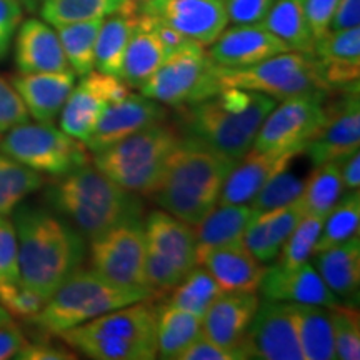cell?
<instances>
[{
  "mask_svg": "<svg viewBox=\"0 0 360 360\" xmlns=\"http://www.w3.org/2000/svg\"><path fill=\"white\" fill-rule=\"evenodd\" d=\"M20 282L47 300L87 259L85 237L47 205L22 204L12 212Z\"/></svg>",
  "mask_w": 360,
  "mask_h": 360,
  "instance_id": "cell-1",
  "label": "cell"
},
{
  "mask_svg": "<svg viewBox=\"0 0 360 360\" xmlns=\"http://www.w3.org/2000/svg\"><path fill=\"white\" fill-rule=\"evenodd\" d=\"M236 164L232 157L182 134L152 197L165 212L195 225L219 204L225 180Z\"/></svg>",
  "mask_w": 360,
  "mask_h": 360,
  "instance_id": "cell-2",
  "label": "cell"
},
{
  "mask_svg": "<svg viewBox=\"0 0 360 360\" xmlns=\"http://www.w3.org/2000/svg\"><path fill=\"white\" fill-rule=\"evenodd\" d=\"M277 105L276 98L254 90L222 89L204 101L177 109L179 130L199 139L215 150L242 159L254 146L265 117Z\"/></svg>",
  "mask_w": 360,
  "mask_h": 360,
  "instance_id": "cell-3",
  "label": "cell"
},
{
  "mask_svg": "<svg viewBox=\"0 0 360 360\" xmlns=\"http://www.w3.org/2000/svg\"><path fill=\"white\" fill-rule=\"evenodd\" d=\"M44 199L89 240L125 220L142 217L143 210L137 193L125 191L90 164L53 177Z\"/></svg>",
  "mask_w": 360,
  "mask_h": 360,
  "instance_id": "cell-4",
  "label": "cell"
},
{
  "mask_svg": "<svg viewBox=\"0 0 360 360\" xmlns=\"http://www.w3.org/2000/svg\"><path fill=\"white\" fill-rule=\"evenodd\" d=\"M74 352L94 360H152L157 357V305L143 299L62 332Z\"/></svg>",
  "mask_w": 360,
  "mask_h": 360,
  "instance_id": "cell-5",
  "label": "cell"
},
{
  "mask_svg": "<svg viewBox=\"0 0 360 360\" xmlns=\"http://www.w3.org/2000/svg\"><path fill=\"white\" fill-rule=\"evenodd\" d=\"M143 299L152 297L147 292L112 283L98 276L96 270L80 267L45 300L44 307L25 322L45 335L58 337L69 328Z\"/></svg>",
  "mask_w": 360,
  "mask_h": 360,
  "instance_id": "cell-6",
  "label": "cell"
},
{
  "mask_svg": "<svg viewBox=\"0 0 360 360\" xmlns=\"http://www.w3.org/2000/svg\"><path fill=\"white\" fill-rule=\"evenodd\" d=\"M182 132L164 122L139 130L124 141L96 152L94 165L125 191L152 195Z\"/></svg>",
  "mask_w": 360,
  "mask_h": 360,
  "instance_id": "cell-7",
  "label": "cell"
},
{
  "mask_svg": "<svg viewBox=\"0 0 360 360\" xmlns=\"http://www.w3.org/2000/svg\"><path fill=\"white\" fill-rule=\"evenodd\" d=\"M215 87L254 90L265 96L285 101L292 97L327 98L334 89L323 79L314 53L282 52L247 67L217 65Z\"/></svg>",
  "mask_w": 360,
  "mask_h": 360,
  "instance_id": "cell-8",
  "label": "cell"
},
{
  "mask_svg": "<svg viewBox=\"0 0 360 360\" xmlns=\"http://www.w3.org/2000/svg\"><path fill=\"white\" fill-rule=\"evenodd\" d=\"M4 134V137L0 135V152L39 174L58 177L92 160L84 142L52 124L24 122Z\"/></svg>",
  "mask_w": 360,
  "mask_h": 360,
  "instance_id": "cell-9",
  "label": "cell"
},
{
  "mask_svg": "<svg viewBox=\"0 0 360 360\" xmlns=\"http://www.w3.org/2000/svg\"><path fill=\"white\" fill-rule=\"evenodd\" d=\"M215 72L217 64L204 45L191 42L169 53L164 64L142 85L141 92L170 107L199 102L217 94Z\"/></svg>",
  "mask_w": 360,
  "mask_h": 360,
  "instance_id": "cell-10",
  "label": "cell"
},
{
  "mask_svg": "<svg viewBox=\"0 0 360 360\" xmlns=\"http://www.w3.org/2000/svg\"><path fill=\"white\" fill-rule=\"evenodd\" d=\"M146 252L142 217L129 219L90 240V267L112 283L150 295L146 278Z\"/></svg>",
  "mask_w": 360,
  "mask_h": 360,
  "instance_id": "cell-11",
  "label": "cell"
},
{
  "mask_svg": "<svg viewBox=\"0 0 360 360\" xmlns=\"http://www.w3.org/2000/svg\"><path fill=\"white\" fill-rule=\"evenodd\" d=\"M323 97H292L281 101L260 125L255 150H302L326 119Z\"/></svg>",
  "mask_w": 360,
  "mask_h": 360,
  "instance_id": "cell-12",
  "label": "cell"
},
{
  "mask_svg": "<svg viewBox=\"0 0 360 360\" xmlns=\"http://www.w3.org/2000/svg\"><path fill=\"white\" fill-rule=\"evenodd\" d=\"M129 94L130 87L122 79L98 70L89 72L67 97L60 112V129L85 143L107 107Z\"/></svg>",
  "mask_w": 360,
  "mask_h": 360,
  "instance_id": "cell-13",
  "label": "cell"
},
{
  "mask_svg": "<svg viewBox=\"0 0 360 360\" xmlns=\"http://www.w3.org/2000/svg\"><path fill=\"white\" fill-rule=\"evenodd\" d=\"M240 350L245 359L304 360L289 302L260 300Z\"/></svg>",
  "mask_w": 360,
  "mask_h": 360,
  "instance_id": "cell-14",
  "label": "cell"
},
{
  "mask_svg": "<svg viewBox=\"0 0 360 360\" xmlns=\"http://www.w3.org/2000/svg\"><path fill=\"white\" fill-rule=\"evenodd\" d=\"M360 146V102L359 89L344 90L340 98L326 103L322 127L307 142L304 154L314 167L339 162Z\"/></svg>",
  "mask_w": 360,
  "mask_h": 360,
  "instance_id": "cell-15",
  "label": "cell"
},
{
  "mask_svg": "<svg viewBox=\"0 0 360 360\" xmlns=\"http://www.w3.org/2000/svg\"><path fill=\"white\" fill-rule=\"evenodd\" d=\"M141 12L204 47L229 24L224 0H143Z\"/></svg>",
  "mask_w": 360,
  "mask_h": 360,
  "instance_id": "cell-16",
  "label": "cell"
},
{
  "mask_svg": "<svg viewBox=\"0 0 360 360\" xmlns=\"http://www.w3.org/2000/svg\"><path fill=\"white\" fill-rule=\"evenodd\" d=\"M165 119L167 109L164 103L142 94H129L107 107L94 132L85 141V146L92 154H96L139 130L164 122Z\"/></svg>",
  "mask_w": 360,
  "mask_h": 360,
  "instance_id": "cell-17",
  "label": "cell"
},
{
  "mask_svg": "<svg viewBox=\"0 0 360 360\" xmlns=\"http://www.w3.org/2000/svg\"><path fill=\"white\" fill-rule=\"evenodd\" d=\"M302 150H255L250 148L237 160L225 180L219 204H249L269 180L289 170Z\"/></svg>",
  "mask_w": 360,
  "mask_h": 360,
  "instance_id": "cell-18",
  "label": "cell"
},
{
  "mask_svg": "<svg viewBox=\"0 0 360 360\" xmlns=\"http://www.w3.org/2000/svg\"><path fill=\"white\" fill-rule=\"evenodd\" d=\"M259 290L262 292L264 299L277 302L310 304L327 309L339 304L337 297L328 290L326 282L309 262L297 267H281L274 264L272 267L265 269Z\"/></svg>",
  "mask_w": 360,
  "mask_h": 360,
  "instance_id": "cell-19",
  "label": "cell"
},
{
  "mask_svg": "<svg viewBox=\"0 0 360 360\" xmlns=\"http://www.w3.org/2000/svg\"><path fill=\"white\" fill-rule=\"evenodd\" d=\"M289 52L287 45L260 24L225 27L210 45L209 56L217 65L247 67L277 53Z\"/></svg>",
  "mask_w": 360,
  "mask_h": 360,
  "instance_id": "cell-20",
  "label": "cell"
},
{
  "mask_svg": "<svg viewBox=\"0 0 360 360\" xmlns=\"http://www.w3.org/2000/svg\"><path fill=\"white\" fill-rule=\"evenodd\" d=\"M259 304L257 292H224L202 319V332L224 347L242 352L240 345Z\"/></svg>",
  "mask_w": 360,
  "mask_h": 360,
  "instance_id": "cell-21",
  "label": "cell"
},
{
  "mask_svg": "<svg viewBox=\"0 0 360 360\" xmlns=\"http://www.w3.org/2000/svg\"><path fill=\"white\" fill-rule=\"evenodd\" d=\"M314 57L332 89H359L360 29L328 30L315 40Z\"/></svg>",
  "mask_w": 360,
  "mask_h": 360,
  "instance_id": "cell-22",
  "label": "cell"
},
{
  "mask_svg": "<svg viewBox=\"0 0 360 360\" xmlns=\"http://www.w3.org/2000/svg\"><path fill=\"white\" fill-rule=\"evenodd\" d=\"M74 70L19 74L11 79L27 112L40 124H53L60 115L70 90L75 85Z\"/></svg>",
  "mask_w": 360,
  "mask_h": 360,
  "instance_id": "cell-23",
  "label": "cell"
},
{
  "mask_svg": "<svg viewBox=\"0 0 360 360\" xmlns=\"http://www.w3.org/2000/svg\"><path fill=\"white\" fill-rule=\"evenodd\" d=\"M15 37V65L20 74L72 70L56 29L45 20L20 22Z\"/></svg>",
  "mask_w": 360,
  "mask_h": 360,
  "instance_id": "cell-24",
  "label": "cell"
},
{
  "mask_svg": "<svg viewBox=\"0 0 360 360\" xmlns=\"http://www.w3.org/2000/svg\"><path fill=\"white\" fill-rule=\"evenodd\" d=\"M147 250L160 255L187 276L197 265L195 236L191 224L165 210H154L143 220Z\"/></svg>",
  "mask_w": 360,
  "mask_h": 360,
  "instance_id": "cell-25",
  "label": "cell"
},
{
  "mask_svg": "<svg viewBox=\"0 0 360 360\" xmlns=\"http://www.w3.org/2000/svg\"><path fill=\"white\" fill-rule=\"evenodd\" d=\"M197 265L209 270L225 292H259L267 269L244 242L205 252Z\"/></svg>",
  "mask_w": 360,
  "mask_h": 360,
  "instance_id": "cell-26",
  "label": "cell"
},
{
  "mask_svg": "<svg viewBox=\"0 0 360 360\" xmlns=\"http://www.w3.org/2000/svg\"><path fill=\"white\" fill-rule=\"evenodd\" d=\"M315 270L328 290L344 304L354 305L360 289V237L347 238L342 244L315 252Z\"/></svg>",
  "mask_w": 360,
  "mask_h": 360,
  "instance_id": "cell-27",
  "label": "cell"
},
{
  "mask_svg": "<svg viewBox=\"0 0 360 360\" xmlns=\"http://www.w3.org/2000/svg\"><path fill=\"white\" fill-rule=\"evenodd\" d=\"M302 217L304 212L297 200L289 205L278 207V209L257 212L247 225L244 244L259 262H274L282 245L285 244V240Z\"/></svg>",
  "mask_w": 360,
  "mask_h": 360,
  "instance_id": "cell-28",
  "label": "cell"
},
{
  "mask_svg": "<svg viewBox=\"0 0 360 360\" xmlns=\"http://www.w3.org/2000/svg\"><path fill=\"white\" fill-rule=\"evenodd\" d=\"M255 214L257 210L249 204L215 205L199 224L192 225L195 236V260L217 247L244 242L245 229Z\"/></svg>",
  "mask_w": 360,
  "mask_h": 360,
  "instance_id": "cell-29",
  "label": "cell"
},
{
  "mask_svg": "<svg viewBox=\"0 0 360 360\" xmlns=\"http://www.w3.org/2000/svg\"><path fill=\"white\" fill-rule=\"evenodd\" d=\"M141 17V4L125 0L119 12L102 20L96 42V70L120 79L129 40Z\"/></svg>",
  "mask_w": 360,
  "mask_h": 360,
  "instance_id": "cell-30",
  "label": "cell"
},
{
  "mask_svg": "<svg viewBox=\"0 0 360 360\" xmlns=\"http://www.w3.org/2000/svg\"><path fill=\"white\" fill-rule=\"evenodd\" d=\"M167 57V49L164 47L159 35L155 34L152 20L141 12L132 37L125 49L120 79L130 89H141L148 77H152L157 69L164 64Z\"/></svg>",
  "mask_w": 360,
  "mask_h": 360,
  "instance_id": "cell-31",
  "label": "cell"
},
{
  "mask_svg": "<svg viewBox=\"0 0 360 360\" xmlns=\"http://www.w3.org/2000/svg\"><path fill=\"white\" fill-rule=\"evenodd\" d=\"M289 305L304 360H334L335 347L328 309L310 304L289 302Z\"/></svg>",
  "mask_w": 360,
  "mask_h": 360,
  "instance_id": "cell-32",
  "label": "cell"
},
{
  "mask_svg": "<svg viewBox=\"0 0 360 360\" xmlns=\"http://www.w3.org/2000/svg\"><path fill=\"white\" fill-rule=\"evenodd\" d=\"M260 25L281 39L289 51L314 53L315 39L305 15V0H276Z\"/></svg>",
  "mask_w": 360,
  "mask_h": 360,
  "instance_id": "cell-33",
  "label": "cell"
},
{
  "mask_svg": "<svg viewBox=\"0 0 360 360\" xmlns=\"http://www.w3.org/2000/svg\"><path fill=\"white\" fill-rule=\"evenodd\" d=\"M202 332V319L165 302L157 305V357L179 360Z\"/></svg>",
  "mask_w": 360,
  "mask_h": 360,
  "instance_id": "cell-34",
  "label": "cell"
},
{
  "mask_svg": "<svg viewBox=\"0 0 360 360\" xmlns=\"http://www.w3.org/2000/svg\"><path fill=\"white\" fill-rule=\"evenodd\" d=\"M344 192L339 165L335 162H327L314 167V172L305 180L302 192L297 197V204L302 209L304 215L312 214L326 217Z\"/></svg>",
  "mask_w": 360,
  "mask_h": 360,
  "instance_id": "cell-35",
  "label": "cell"
},
{
  "mask_svg": "<svg viewBox=\"0 0 360 360\" xmlns=\"http://www.w3.org/2000/svg\"><path fill=\"white\" fill-rule=\"evenodd\" d=\"M42 174L0 152V217H11L30 193L44 187Z\"/></svg>",
  "mask_w": 360,
  "mask_h": 360,
  "instance_id": "cell-36",
  "label": "cell"
},
{
  "mask_svg": "<svg viewBox=\"0 0 360 360\" xmlns=\"http://www.w3.org/2000/svg\"><path fill=\"white\" fill-rule=\"evenodd\" d=\"M102 20L75 22L56 27L67 62L79 77L96 70V42Z\"/></svg>",
  "mask_w": 360,
  "mask_h": 360,
  "instance_id": "cell-37",
  "label": "cell"
},
{
  "mask_svg": "<svg viewBox=\"0 0 360 360\" xmlns=\"http://www.w3.org/2000/svg\"><path fill=\"white\" fill-rule=\"evenodd\" d=\"M220 283L215 277L202 265H195L186 277L180 281L175 289L170 292L169 304L187 310L195 317L204 319L207 310L224 294Z\"/></svg>",
  "mask_w": 360,
  "mask_h": 360,
  "instance_id": "cell-38",
  "label": "cell"
},
{
  "mask_svg": "<svg viewBox=\"0 0 360 360\" xmlns=\"http://www.w3.org/2000/svg\"><path fill=\"white\" fill-rule=\"evenodd\" d=\"M125 0H42L40 15L52 27L105 19L119 12Z\"/></svg>",
  "mask_w": 360,
  "mask_h": 360,
  "instance_id": "cell-39",
  "label": "cell"
},
{
  "mask_svg": "<svg viewBox=\"0 0 360 360\" xmlns=\"http://www.w3.org/2000/svg\"><path fill=\"white\" fill-rule=\"evenodd\" d=\"M360 227V193L349 191L323 217L322 231L319 236L315 252L326 250L328 247L342 244L347 238L357 236Z\"/></svg>",
  "mask_w": 360,
  "mask_h": 360,
  "instance_id": "cell-40",
  "label": "cell"
},
{
  "mask_svg": "<svg viewBox=\"0 0 360 360\" xmlns=\"http://www.w3.org/2000/svg\"><path fill=\"white\" fill-rule=\"evenodd\" d=\"M322 224L323 217L321 215H304L285 240V244L282 245L276 264L281 267H297V265L309 262V259L314 255L319 236H321Z\"/></svg>",
  "mask_w": 360,
  "mask_h": 360,
  "instance_id": "cell-41",
  "label": "cell"
},
{
  "mask_svg": "<svg viewBox=\"0 0 360 360\" xmlns=\"http://www.w3.org/2000/svg\"><path fill=\"white\" fill-rule=\"evenodd\" d=\"M334 335L335 359L359 360L360 359V315L354 305L335 304L328 309Z\"/></svg>",
  "mask_w": 360,
  "mask_h": 360,
  "instance_id": "cell-42",
  "label": "cell"
},
{
  "mask_svg": "<svg viewBox=\"0 0 360 360\" xmlns=\"http://www.w3.org/2000/svg\"><path fill=\"white\" fill-rule=\"evenodd\" d=\"M304 182L295 174L283 170L278 175H276L272 180H269L265 186L260 188L257 195L249 202L252 209L257 212H265V210L278 209V207L289 205L292 202L297 200L304 188Z\"/></svg>",
  "mask_w": 360,
  "mask_h": 360,
  "instance_id": "cell-43",
  "label": "cell"
},
{
  "mask_svg": "<svg viewBox=\"0 0 360 360\" xmlns=\"http://www.w3.org/2000/svg\"><path fill=\"white\" fill-rule=\"evenodd\" d=\"M20 282L15 227L11 217H0V289Z\"/></svg>",
  "mask_w": 360,
  "mask_h": 360,
  "instance_id": "cell-44",
  "label": "cell"
},
{
  "mask_svg": "<svg viewBox=\"0 0 360 360\" xmlns=\"http://www.w3.org/2000/svg\"><path fill=\"white\" fill-rule=\"evenodd\" d=\"M45 300L30 289H27L22 282L12 283L0 289V305L7 310L12 317L29 321L40 309L44 307Z\"/></svg>",
  "mask_w": 360,
  "mask_h": 360,
  "instance_id": "cell-45",
  "label": "cell"
},
{
  "mask_svg": "<svg viewBox=\"0 0 360 360\" xmlns=\"http://www.w3.org/2000/svg\"><path fill=\"white\" fill-rule=\"evenodd\" d=\"M30 115L24 102L12 87L11 82L0 77V134L7 132L15 125L29 122Z\"/></svg>",
  "mask_w": 360,
  "mask_h": 360,
  "instance_id": "cell-46",
  "label": "cell"
},
{
  "mask_svg": "<svg viewBox=\"0 0 360 360\" xmlns=\"http://www.w3.org/2000/svg\"><path fill=\"white\" fill-rule=\"evenodd\" d=\"M276 0H224L229 22L233 25L260 24Z\"/></svg>",
  "mask_w": 360,
  "mask_h": 360,
  "instance_id": "cell-47",
  "label": "cell"
},
{
  "mask_svg": "<svg viewBox=\"0 0 360 360\" xmlns=\"http://www.w3.org/2000/svg\"><path fill=\"white\" fill-rule=\"evenodd\" d=\"M179 360H245L242 352L227 349L209 339L204 332L195 337L188 347L180 354Z\"/></svg>",
  "mask_w": 360,
  "mask_h": 360,
  "instance_id": "cell-48",
  "label": "cell"
},
{
  "mask_svg": "<svg viewBox=\"0 0 360 360\" xmlns=\"http://www.w3.org/2000/svg\"><path fill=\"white\" fill-rule=\"evenodd\" d=\"M22 17H24V8L20 0H0V60L8 53Z\"/></svg>",
  "mask_w": 360,
  "mask_h": 360,
  "instance_id": "cell-49",
  "label": "cell"
},
{
  "mask_svg": "<svg viewBox=\"0 0 360 360\" xmlns=\"http://www.w3.org/2000/svg\"><path fill=\"white\" fill-rule=\"evenodd\" d=\"M339 0H305V15L314 39L319 40L328 32L332 15Z\"/></svg>",
  "mask_w": 360,
  "mask_h": 360,
  "instance_id": "cell-50",
  "label": "cell"
},
{
  "mask_svg": "<svg viewBox=\"0 0 360 360\" xmlns=\"http://www.w3.org/2000/svg\"><path fill=\"white\" fill-rule=\"evenodd\" d=\"M15 359L19 360H72L77 359L74 350L64 345H57L51 340L25 342V345L17 352Z\"/></svg>",
  "mask_w": 360,
  "mask_h": 360,
  "instance_id": "cell-51",
  "label": "cell"
},
{
  "mask_svg": "<svg viewBox=\"0 0 360 360\" xmlns=\"http://www.w3.org/2000/svg\"><path fill=\"white\" fill-rule=\"evenodd\" d=\"M360 24V0H339L332 15L328 30H344L359 27Z\"/></svg>",
  "mask_w": 360,
  "mask_h": 360,
  "instance_id": "cell-52",
  "label": "cell"
},
{
  "mask_svg": "<svg viewBox=\"0 0 360 360\" xmlns=\"http://www.w3.org/2000/svg\"><path fill=\"white\" fill-rule=\"evenodd\" d=\"M27 337L15 323H7L0 327V360L15 359L19 350L24 347Z\"/></svg>",
  "mask_w": 360,
  "mask_h": 360,
  "instance_id": "cell-53",
  "label": "cell"
},
{
  "mask_svg": "<svg viewBox=\"0 0 360 360\" xmlns=\"http://www.w3.org/2000/svg\"><path fill=\"white\" fill-rule=\"evenodd\" d=\"M339 165L342 182L345 191H359L360 187V152L355 150L344 159L335 162Z\"/></svg>",
  "mask_w": 360,
  "mask_h": 360,
  "instance_id": "cell-54",
  "label": "cell"
},
{
  "mask_svg": "<svg viewBox=\"0 0 360 360\" xmlns=\"http://www.w3.org/2000/svg\"><path fill=\"white\" fill-rule=\"evenodd\" d=\"M148 19H150V17H148ZM150 20H152V25H154L155 34L159 35L160 42L164 44V47L167 49L169 53L179 51V49L186 47V45L193 42V40H191L188 37H186V35L177 32V30L170 29V27L160 24V22H157L154 19H150Z\"/></svg>",
  "mask_w": 360,
  "mask_h": 360,
  "instance_id": "cell-55",
  "label": "cell"
},
{
  "mask_svg": "<svg viewBox=\"0 0 360 360\" xmlns=\"http://www.w3.org/2000/svg\"><path fill=\"white\" fill-rule=\"evenodd\" d=\"M13 322V317L11 314L7 312L6 309L2 307V305H0V327L2 326H7V323H12Z\"/></svg>",
  "mask_w": 360,
  "mask_h": 360,
  "instance_id": "cell-56",
  "label": "cell"
},
{
  "mask_svg": "<svg viewBox=\"0 0 360 360\" xmlns=\"http://www.w3.org/2000/svg\"><path fill=\"white\" fill-rule=\"evenodd\" d=\"M20 2H34V0H20Z\"/></svg>",
  "mask_w": 360,
  "mask_h": 360,
  "instance_id": "cell-57",
  "label": "cell"
},
{
  "mask_svg": "<svg viewBox=\"0 0 360 360\" xmlns=\"http://www.w3.org/2000/svg\"><path fill=\"white\" fill-rule=\"evenodd\" d=\"M135 2H139V4H141V2H143V0H135Z\"/></svg>",
  "mask_w": 360,
  "mask_h": 360,
  "instance_id": "cell-58",
  "label": "cell"
},
{
  "mask_svg": "<svg viewBox=\"0 0 360 360\" xmlns=\"http://www.w3.org/2000/svg\"><path fill=\"white\" fill-rule=\"evenodd\" d=\"M0 135H2V134H0Z\"/></svg>",
  "mask_w": 360,
  "mask_h": 360,
  "instance_id": "cell-59",
  "label": "cell"
}]
</instances>
